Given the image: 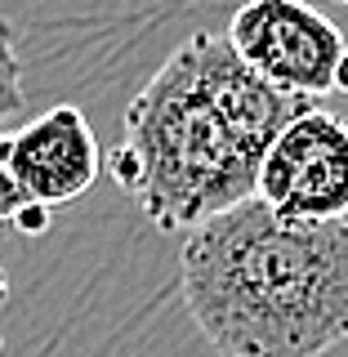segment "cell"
I'll list each match as a JSON object with an SVG mask.
<instances>
[{
  "instance_id": "52a82bcc",
  "label": "cell",
  "mask_w": 348,
  "mask_h": 357,
  "mask_svg": "<svg viewBox=\"0 0 348 357\" xmlns=\"http://www.w3.org/2000/svg\"><path fill=\"white\" fill-rule=\"evenodd\" d=\"M335 89H348V54L340 59V72H335Z\"/></svg>"
},
{
  "instance_id": "5b68a950",
  "label": "cell",
  "mask_w": 348,
  "mask_h": 357,
  "mask_svg": "<svg viewBox=\"0 0 348 357\" xmlns=\"http://www.w3.org/2000/svg\"><path fill=\"white\" fill-rule=\"evenodd\" d=\"M0 156H5V170L18 183L22 201L36 210L76 201L98 183V170H103L94 130H89L85 112L72 103L45 112L18 134H5Z\"/></svg>"
},
{
  "instance_id": "3957f363",
  "label": "cell",
  "mask_w": 348,
  "mask_h": 357,
  "mask_svg": "<svg viewBox=\"0 0 348 357\" xmlns=\"http://www.w3.org/2000/svg\"><path fill=\"white\" fill-rule=\"evenodd\" d=\"M223 40L259 81L304 103L331 94L340 59L348 54L340 27L308 0H245Z\"/></svg>"
},
{
  "instance_id": "7a4b0ae2",
  "label": "cell",
  "mask_w": 348,
  "mask_h": 357,
  "mask_svg": "<svg viewBox=\"0 0 348 357\" xmlns=\"http://www.w3.org/2000/svg\"><path fill=\"white\" fill-rule=\"evenodd\" d=\"M112 174L161 232H192L255 197L259 156L245 152L219 107L197 36L179 45L126 107Z\"/></svg>"
},
{
  "instance_id": "277c9868",
  "label": "cell",
  "mask_w": 348,
  "mask_h": 357,
  "mask_svg": "<svg viewBox=\"0 0 348 357\" xmlns=\"http://www.w3.org/2000/svg\"><path fill=\"white\" fill-rule=\"evenodd\" d=\"M255 197L282 219L331 223L348 215V126L304 107L273 139L255 174Z\"/></svg>"
},
{
  "instance_id": "6da1fadb",
  "label": "cell",
  "mask_w": 348,
  "mask_h": 357,
  "mask_svg": "<svg viewBox=\"0 0 348 357\" xmlns=\"http://www.w3.org/2000/svg\"><path fill=\"white\" fill-rule=\"evenodd\" d=\"M179 290L223 357H321L348 340V219H282L245 197L188 232Z\"/></svg>"
},
{
  "instance_id": "8992f818",
  "label": "cell",
  "mask_w": 348,
  "mask_h": 357,
  "mask_svg": "<svg viewBox=\"0 0 348 357\" xmlns=\"http://www.w3.org/2000/svg\"><path fill=\"white\" fill-rule=\"evenodd\" d=\"M22 107V67L14 54V31L0 22V126Z\"/></svg>"
}]
</instances>
